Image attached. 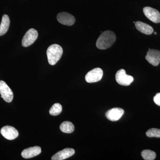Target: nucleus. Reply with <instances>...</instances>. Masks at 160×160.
<instances>
[{
	"instance_id": "obj_17",
	"label": "nucleus",
	"mask_w": 160,
	"mask_h": 160,
	"mask_svg": "<svg viewBox=\"0 0 160 160\" xmlns=\"http://www.w3.org/2000/svg\"><path fill=\"white\" fill-rule=\"evenodd\" d=\"M62 110V105L59 103H55L52 105L49 110V113L52 116H57L60 114Z\"/></svg>"
},
{
	"instance_id": "obj_3",
	"label": "nucleus",
	"mask_w": 160,
	"mask_h": 160,
	"mask_svg": "<svg viewBox=\"0 0 160 160\" xmlns=\"http://www.w3.org/2000/svg\"><path fill=\"white\" fill-rule=\"evenodd\" d=\"M116 80L120 85L123 86H129L133 81V78L131 76L126 74L124 69H120L116 74Z\"/></svg>"
},
{
	"instance_id": "obj_21",
	"label": "nucleus",
	"mask_w": 160,
	"mask_h": 160,
	"mask_svg": "<svg viewBox=\"0 0 160 160\" xmlns=\"http://www.w3.org/2000/svg\"><path fill=\"white\" fill-rule=\"evenodd\" d=\"M154 34L155 35H156L157 34V32H154Z\"/></svg>"
},
{
	"instance_id": "obj_16",
	"label": "nucleus",
	"mask_w": 160,
	"mask_h": 160,
	"mask_svg": "<svg viewBox=\"0 0 160 160\" xmlns=\"http://www.w3.org/2000/svg\"><path fill=\"white\" fill-rule=\"evenodd\" d=\"M60 130L65 133H70L74 130V126L71 122H63L60 126Z\"/></svg>"
},
{
	"instance_id": "obj_20",
	"label": "nucleus",
	"mask_w": 160,
	"mask_h": 160,
	"mask_svg": "<svg viewBox=\"0 0 160 160\" xmlns=\"http://www.w3.org/2000/svg\"><path fill=\"white\" fill-rule=\"evenodd\" d=\"M153 101L156 105L160 106V93H157L153 98Z\"/></svg>"
},
{
	"instance_id": "obj_12",
	"label": "nucleus",
	"mask_w": 160,
	"mask_h": 160,
	"mask_svg": "<svg viewBox=\"0 0 160 160\" xmlns=\"http://www.w3.org/2000/svg\"><path fill=\"white\" fill-rule=\"evenodd\" d=\"M75 150L72 148H66L59 151L52 157V160H63L71 157L74 154Z\"/></svg>"
},
{
	"instance_id": "obj_18",
	"label": "nucleus",
	"mask_w": 160,
	"mask_h": 160,
	"mask_svg": "<svg viewBox=\"0 0 160 160\" xmlns=\"http://www.w3.org/2000/svg\"><path fill=\"white\" fill-rule=\"evenodd\" d=\"M142 156L146 160H153L156 157V154L154 152L151 150H144L142 151Z\"/></svg>"
},
{
	"instance_id": "obj_13",
	"label": "nucleus",
	"mask_w": 160,
	"mask_h": 160,
	"mask_svg": "<svg viewBox=\"0 0 160 160\" xmlns=\"http://www.w3.org/2000/svg\"><path fill=\"white\" fill-rule=\"evenodd\" d=\"M41 147L39 146H34L24 149L22 152V157L24 158L28 159L34 157L41 153Z\"/></svg>"
},
{
	"instance_id": "obj_10",
	"label": "nucleus",
	"mask_w": 160,
	"mask_h": 160,
	"mask_svg": "<svg viewBox=\"0 0 160 160\" xmlns=\"http://www.w3.org/2000/svg\"><path fill=\"white\" fill-rule=\"evenodd\" d=\"M57 20L61 24L68 26H72L75 22V18L72 15L64 12L58 14Z\"/></svg>"
},
{
	"instance_id": "obj_19",
	"label": "nucleus",
	"mask_w": 160,
	"mask_h": 160,
	"mask_svg": "<svg viewBox=\"0 0 160 160\" xmlns=\"http://www.w3.org/2000/svg\"><path fill=\"white\" fill-rule=\"evenodd\" d=\"M146 135L150 138H160V129L152 128L148 130L146 133Z\"/></svg>"
},
{
	"instance_id": "obj_9",
	"label": "nucleus",
	"mask_w": 160,
	"mask_h": 160,
	"mask_svg": "<svg viewBox=\"0 0 160 160\" xmlns=\"http://www.w3.org/2000/svg\"><path fill=\"white\" fill-rule=\"evenodd\" d=\"M145 16L152 22L155 23L160 22V13L156 9L150 7H146L143 9Z\"/></svg>"
},
{
	"instance_id": "obj_14",
	"label": "nucleus",
	"mask_w": 160,
	"mask_h": 160,
	"mask_svg": "<svg viewBox=\"0 0 160 160\" xmlns=\"http://www.w3.org/2000/svg\"><path fill=\"white\" fill-rule=\"evenodd\" d=\"M135 27L138 31L144 34L150 35L153 32V29L151 26L141 22H137L135 23Z\"/></svg>"
},
{
	"instance_id": "obj_15",
	"label": "nucleus",
	"mask_w": 160,
	"mask_h": 160,
	"mask_svg": "<svg viewBox=\"0 0 160 160\" xmlns=\"http://www.w3.org/2000/svg\"><path fill=\"white\" fill-rule=\"evenodd\" d=\"M10 25V19L7 15L3 16L2 22L0 25V36L6 34L9 29Z\"/></svg>"
},
{
	"instance_id": "obj_7",
	"label": "nucleus",
	"mask_w": 160,
	"mask_h": 160,
	"mask_svg": "<svg viewBox=\"0 0 160 160\" xmlns=\"http://www.w3.org/2000/svg\"><path fill=\"white\" fill-rule=\"evenodd\" d=\"M1 133L5 138L9 140H14L18 136V132L11 126H5L1 130Z\"/></svg>"
},
{
	"instance_id": "obj_6",
	"label": "nucleus",
	"mask_w": 160,
	"mask_h": 160,
	"mask_svg": "<svg viewBox=\"0 0 160 160\" xmlns=\"http://www.w3.org/2000/svg\"><path fill=\"white\" fill-rule=\"evenodd\" d=\"M38 37V31L34 29H30L23 37L22 40V45L25 47L31 46L35 42Z\"/></svg>"
},
{
	"instance_id": "obj_2",
	"label": "nucleus",
	"mask_w": 160,
	"mask_h": 160,
	"mask_svg": "<svg viewBox=\"0 0 160 160\" xmlns=\"http://www.w3.org/2000/svg\"><path fill=\"white\" fill-rule=\"evenodd\" d=\"M63 53L62 47L57 44H53L48 47L47 56L48 62L51 66L55 65L61 58Z\"/></svg>"
},
{
	"instance_id": "obj_1",
	"label": "nucleus",
	"mask_w": 160,
	"mask_h": 160,
	"mask_svg": "<svg viewBox=\"0 0 160 160\" xmlns=\"http://www.w3.org/2000/svg\"><path fill=\"white\" fill-rule=\"evenodd\" d=\"M116 36L114 32L107 30L103 32L98 38L96 46L100 49H106L111 47L115 42Z\"/></svg>"
},
{
	"instance_id": "obj_8",
	"label": "nucleus",
	"mask_w": 160,
	"mask_h": 160,
	"mask_svg": "<svg viewBox=\"0 0 160 160\" xmlns=\"http://www.w3.org/2000/svg\"><path fill=\"white\" fill-rule=\"evenodd\" d=\"M146 59L152 66H158L160 62V51L149 49Z\"/></svg>"
},
{
	"instance_id": "obj_4",
	"label": "nucleus",
	"mask_w": 160,
	"mask_h": 160,
	"mask_svg": "<svg viewBox=\"0 0 160 160\" xmlns=\"http://www.w3.org/2000/svg\"><path fill=\"white\" fill-rule=\"evenodd\" d=\"M0 94L1 97L7 102H11L13 100V92L7 84L3 81H0Z\"/></svg>"
},
{
	"instance_id": "obj_11",
	"label": "nucleus",
	"mask_w": 160,
	"mask_h": 160,
	"mask_svg": "<svg viewBox=\"0 0 160 160\" xmlns=\"http://www.w3.org/2000/svg\"><path fill=\"white\" fill-rule=\"evenodd\" d=\"M124 113V110L122 108H112L106 112V117L110 121L115 122L121 118Z\"/></svg>"
},
{
	"instance_id": "obj_5",
	"label": "nucleus",
	"mask_w": 160,
	"mask_h": 160,
	"mask_svg": "<svg viewBox=\"0 0 160 160\" xmlns=\"http://www.w3.org/2000/svg\"><path fill=\"white\" fill-rule=\"evenodd\" d=\"M103 75V71L101 68H95L86 74L85 79L88 83L96 82L102 79Z\"/></svg>"
}]
</instances>
